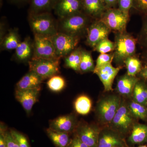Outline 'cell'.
Segmentation results:
<instances>
[{"label":"cell","mask_w":147,"mask_h":147,"mask_svg":"<svg viewBox=\"0 0 147 147\" xmlns=\"http://www.w3.org/2000/svg\"><path fill=\"white\" fill-rule=\"evenodd\" d=\"M144 59L145 62L146 63L147 65H146L147 66V51L146 53H145L144 55Z\"/></svg>","instance_id":"44"},{"label":"cell","mask_w":147,"mask_h":147,"mask_svg":"<svg viewBox=\"0 0 147 147\" xmlns=\"http://www.w3.org/2000/svg\"><path fill=\"white\" fill-rule=\"evenodd\" d=\"M29 22L34 35L50 37L58 32V26L49 12L30 13Z\"/></svg>","instance_id":"2"},{"label":"cell","mask_w":147,"mask_h":147,"mask_svg":"<svg viewBox=\"0 0 147 147\" xmlns=\"http://www.w3.org/2000/svg\"><path fill=\"white\" fill-rule=\"evenodd\" d=\"M60 59H36L29 61V71H32L43 80L50 79L59 73Z\"/></svg>","instance_id":"6"},{"label":"cell","mask_w":147,"mask_h":147,"mask_svg":"<svg viewBox=\"0 0 147 147\" xmlns=\"http://www.w3.org/2000/svg\"><path fill=\"white\" fill-rule=\"evenodd\" d=\"M7 129L3 125H1L0 128V147H6L5 133Z\"/></svg>","instance_id":"40"},{"label":"cell","mask_w":147,"mask_h":147,"mask_svg":"<svg viewBox=\"0 0 147 147\" xmlns=\"http://www.w3.org/2000/svg\"><path fill=\"white\" fill-rule=\"evenodd\" d=\"M115 33L113 60L121 66L126 59L135 55L137 39L126 31Z\"/></svg>","instance_id":"1"},{"label":"cell","mask_w":147,"mask_h":147,"mask_svg":"<svg viewBox=\"0 0 147 147\" xmlns=\"http://www.w3.org/2000/svg\"><path fill=\"white\" fill-rule=\"evenodd\" d=\"M43 79L32 71H29L16 84V90H41Z\"/></svg>","instance_id":"19"},{"label":"cell","mask_w":147,"mask_h":147,"mask_svg":"<svg viewBox=\"0 0 147 147\" xmlns=\"http://www.w3.org/2000/svg\"><path fill=\"white\" fill-rule=\"evenodd\" d=\"M93 50L100 54H107L114 52L115 50V42H112L107 38L98 42Z\"/></svg>","instance_id":"32"},{"label":"cell","mask_w":147,"mask_h":147,"mask_svg":"<svg viewBox=\"0 0 147 147\" xmlns=\"http://www.w3.org/2000/svg\"><path fill=\"white\" fill-rule=\"evenodd\" d=\"M65 81L63 77L56 75L51 77L47 81V85L48 88L54 92H59L65 86Z\"/></svg>","instance_id":"31"},{"label":"cell","mask_w":147,"mask_h":147,"mask_svg":"<svg viewBox=\"0 0 147 147\" xmlns=\"http://www.w3.org/2000/svg\"><path fill=\"white\" fill-rule=\"evenodd\" d=\"M58 58L65 57L76 49L79 43V36L58 32L50 37Z\"/></svg>","instance_id":"8"},{"label":"cell","mask_w":147,"mask_h":147,"mask_svg":"<svg viewBox=\"0 0 147 147\" xmlns=\"http://www.w3.org/2000/svg\"><path fill=\"white\" fill-rule=\"evenodd\" d=\"M132 7L144 16L147 15V0H133Z\"/></svg>","instance_id":"36"},{"label":"cell","mask_w":147,"mask_h":147,"mask_svg":"<svg viewBox=\"0 0 147 147\" xmlns=\"http://www.w3.org/2000/svg\"><path fill=\"white\" fill-rule=\"evenodd\" d=\"M33 55V41L30 37H27L16 48L14 57L18 61L28 62L32 59Z\"/></svg>","instance_id":"20"},{"label":"cell","mask_w":147,"mask_h":147,"mask_svg":"<svg viewBox=\"0 0 147 147\" xmlns=\"http://www.w3.org/2000/svg\"><path fill=\"white\" fill-rule=\"evenodd\" d=\"M121 68V66L114 67L112 63H110L94 69L93 72L99 77L105 91H110L113 90L114 80Z\"/></svg>","instance_id":"14"},{"label":"cell","mask_w":147,"mask_h":147,"mask_svg":"<svg viewBox=\"0 0 147 147\" xmlns=\"http://www.w3.org/2000/svg\"><path fill=\"white\" fill-rule=\"evenodd\" d=\"M103 2L107 9L116 8V6L118 5V0H103Z\"/></svg>","instance_id":"41"},{"label":"cell","mask_w":147,"mask_h":147,"mask_svg":"<svg viewBox=\"0 0 147 147\" xmlns=\"http://www.w3.org/2000/svg\"><path fill=\"white\" fill-rule=\"evenodd\" d=\"M100 1H102V2H103V3H104V2H103V0H100Z\"/></svg>","instance_id":"47"},{"label":"cell","mask_w":147,"mask_h":147,"mask_svg":"<svg viewBox=\"0 0 147 147\" xmlns=\"http://www.w3.org/2000/svg\"><path fill=\"white\" fill-rule=\"evenodd\" d=\"M129 109L135 118L145 120L147 118V108L145 106L132 100L128 104Z\"/></svg>","instance_id":"30"},{"label":"cell","mask_w":147,"mask_h":147,"mask_svg":"<svg viewBox=\"0 0 147 147\" xmlns=\"http://www.w3.org/2000/svg\"><path fill=\"white\" fill-rule=\"evenodd\" d=\"M83 0H57L54 9L60 19L82 11Z\"/></svg>","instance_id":"15"},{"label":"cell","mask_w":147,"mask_h":147,"mask_svg":"<svg viewBox=\"0 0 147 147\" xmlns=\"http://www.w3.org/2000/svg\"><path fill=\"white\" fill-rule=\"evenodd\" d=\"M138 41L142 46L147 49V15L145 16Z\"/></svg>","instance_id":"35"},{"label":"cell","mask_w":147,"mask_h":147,"mask_svg":"<svg viewBox=\"0 0 147 147\" xmlns=\"http://www.w3.org/2000/svg\"><path fill=\"white\" fill-rule=\"evenodd\" d=\"M127 147H130V146H127ZM137 147H147L146 146V145H140V146H139Z\"/></svg>","instance_id":"45"},{"label":"cell","mask_w":147,"mask_h":147,"mask_svg":"<svg viewBox=\"0 0 147 147\" xmlns=\"http://www.w3.org/2000/svg\"><path fill=\"white\" fill-rule=\"evenodd\" d=\"M129 15L119 8L108 9L99 20L104 23L111 31L115 33L126 31Z\"/></svg>","instance_id":"7"},{"label":"cell","mask_w":147,"mask_h":147,"mask_svg":"<svg viewBox=\"0 0 147 147\" xmlns=\"http://www.w3.org/2000/svg\"><path fill=\"white\" fill-rule=\"evenodd\" d=\"M139 80L136 76H130L127 74L120 76L117 79L116 88L117 92L125 97L131 96L135 85Z\"/></svg>","instance_id":"17"},{"label":"cell","mask_w":147,"mask_h":147,"mask_svg":"<svg viewBox=\"0 0 147 147\" xmlns=\"http://www.w3.org/2000/svg\"><path fill=\"white\" fill-rule=\"evenodd\" d=\"M121 102V97L115 94L109 95L98 102L96 111L100 124L105 125L110 124L119 110Z\"/></svg>","instance_id":"3"},{"label":"cell","mask_w":147,"mask_h":147,"mask_svg":"<svg viewBox=\"0 0 147 147\" xmlns=\"http://www.w3.org/2000/svg\"><path fill=\"white\" fill-rule=\"evenodd\" d=\"M89 16L83 11L60 19L58 32L75 36L85 31L88 28Z\"/></svg>","instance_id":"4"},{"label":"cell","mask_w":147,"mask_h":147,"mask_svg":"<svg viewBox=\"0 0 147 147\" xmlns=\"http://www.w3.org/2000/svg\"><path fill=\"white\" fill-rule=\"evenodd\" d=\"M147 142V125L135 123L132 127L128 142L130 144H142Z\"/></svg>","instance_id":"21"},{"label":"cell","mask_w":147,"mask_h":147,"mask_svg":"<svg viewBox=\"0 0 147 147\" xmlns=\"http://www.w3.org/2000/svg\"><path fill=\"white\" fill-rule=\"evenodd\" d=\"M134 119L128 105L121 100L120 106L108 127L124 137L131 132L135 123Z\"/></svg>","instance_id":"5"},{"label":"cell","mask_w":147,"mask_h":147,"mask_svg":"<svg viewBox=\"0 0 147 147\" xmlns=\"http://www.w3.org/2000/svg\"><path fill=\"white\" fill-rule=\"evenodd\" d=\"M92 106L91 100L84 95L77 98L74 103V109L76 113L82 115H88L91 110Z\"/></svg>","instance_id":"27"},{"label":"cell","mask_w":147,"mask_h":147,"mask_svg":"<svg viewBox=\"0 0 147 147\" xmlns=\"http://www.w3.org/2000/svg\"><path fill=\"white\" fill-rule=\"evenodd\" d=\"M139 74L142 79L147 82V66L146 65L142 68V71Z\"/></svg>","instance_id":"43"},{"label":"cell","mask_w":147,"mask_h":147,"mask_svg":"<svg viewBox=\"0 0 147 147\" xmlns=\"http://www.w3.org/2000/svg\"><path fill=\"white\" fill-rule=\"evenodd\" d=\"M124 137L110 127L101 129L98 147H127Z\"/></svg>","instance_id":"13"},{"label":"cell","mask_w":147,"mask_h":147,"mask_svg":"<svg viewBox=\"0 0 147 147\" xmlns=\"http://www.w3.org/2000/svg\"><path fill=\"white\" fill-rule=\"evenodd\" d=\"M67 147H90L82 142L76 136L71 138V141Z\"/></svg>","instance_id":"39"},{"label":"cell","mask_w":147,"mask_h":147,"mask_svg":"<svg viewBox=\"0 0 147 147\" xmlns=\"http://www.w3.org/2000/svg\"><path fill=\"white\" fill-rule=\"evenodd\" d=\"M2 21L1 22V31H0V40L1 41L3 39L6 35V26L5 23Z\"/></svg>","instance_id":"42"},{"label":"cell","mask_w":147,"mask_h":147,"mask_svg":"<svg viewBox=\"0 0 147 147\" xmlns=\"http://www.w3.org/2000/svg\"><path fill=\"white\" fill-rule=\"evenodd\" d=\"M11 133L18 144L19 147H30L27 137L21 132L13 129H10Z\"/></svg>","instance_id":"33"},{"label":"cell","mask_w":147,"mask_h":147,"mask_svg":"<svg viewBox=\"0 0 147 147\" xmlns=\"http://www.w3.org/2000/svg\"><path fill=\"white\" fill-rule=\"evenodd\" d=\"M94 63L91 53L89 51L82 49V58L80 65V71L82 73L94 71Z\"/></svg>","instance_id":"29"},{"label":"cell","mask_w":147,"mask_h":147,"mask_svg":"<svg viewBox=\"0 0 147 147\" xmlns=\"http://www.w3.org/2000/svg\"><path fill=\"white\" fill-rule=\"evenodd\" d=\"M57 0H31L30 13L49 12L54 9Z\"/></svg>","instance_id":"24"},{"label":"cell","mask_w":147,"mask_h":147,"mask_svg":"<svg viewBox=\"0 0 147 147\" xmlns=\"http://www.w3.org/2000/svg\"><path fill=\"white\" fill-rule=\"evenodd\" d=\"M86 43L94 48L102 40L108 38L112 31L100 20L94 21L87 29Z\"/></svg>","instance_id":"11"},{"label":"cell","mask_w":147,"mask_h":147,"mask_svg":"<svg viewBox=\"0 0 147 147\" xmlns=\"http://www.w3.org/2000/svg\"><path fill=\"white\" fill-rule=\"evenodd\" d=\"M33 42L32 58L51 59H60L57 57L55 47L50 37L34 35Z\"/></svg>","instance_id":"10"},{"label":"cell","mask_w":147,"mask_h":147,"mask_svg":"<svg viewBox=\"0 0 147 147\" xmlns=\"http://www.w3.org/2000/svg\"><path fill=\"white\" fill-rule=\"evenodd\" d=\"M21 41L18 34V29H11L1 41V49L2 50H16Z\"/></svg>","instance_id":"22"},{"label":"cell","mask_w":147,"mask_h":147,"mask_svg":"<svg viewBox=\"0 0 147 147\" xmlns=\"http://www.w3.org/2000/svg\"><path fill=\"white\" fill-rule=\"evenodd\" d=\"M101 129L97 125L79 123L74 136L90 147H98Z\"/></svg>","instance_id":"9"},{"label":"cell","mask_w":147,"mask_h":147,"mask_svg":"<svg viewBox=\"0 0 147 147\" xmlns=\"http://www.w3.org/2000/svg\"><path fill=\"white\" fill-rule=\"evenodd\" d=\"M5 135L6 147H19L18 144L11 135L10 130H7L6 131Z\"/></svg>","instance_id":"38"},{"label":"cell","mask_w":147,"mask_h":147,"mask_svg":"<svg viewBox=\"0 0 147 147\" xmlns=\"http://www.w3.org/2000/svg\"><path fill=\"white\" fill-rule=\"evenodd\" d=\"M47 136L57 147H67L71 138L68 133L60 132L50 128L46 129Z\"/></svg>","instance_id":"23"},{"label":"cell","mask_w":147,"mask_h":147,"mask_svg":"<svg viewBox=\"0 0 147 147\" xmlns=\"http://www.w3.org/2000/svg\"><path fill=\"white\" fill-rule=\"evenodd\" d=\"M133 100L146 106L147 104V87L146 84L139 80L134 87L132 94Z\"/></svg>","instance_id":"26"},{"label":"cell","mask_w":147,"mask_h":147,"mask_svg":"<svg viewBox=\"0 0 147 147\" xmlns=\"http://www.w3.org/2000/svg\"><path fill=\"white\" fill-rule=\"evenodd\" d=\"M78 124L76 116L73 114H69L50 121L49 128L55 131L70 134L74 133Z\"/></svg>","instance_id":"12"},{"label":"cell","mask_w":147,"mask_h":147,"mask_svg":"<svg viewBox=\"0 0 147 147\" xmlns=\"http://www.w3.org/2000/svg\"><path fill=\"white\" fill-rule=\"evenodd\" d=\"M40 90H16L15 98L21 103L26 113L29 115L31 112L34 105L38 101Z\"/></svg>","instance_id":"16"},{"label":"cell","mask_w":147,"mask_h":147,"mask_svg":"<svg viewBox=\"0 0 147 147\" xmlns=\"http://www.w3.org/2000/svg\"><path fill=\"white\" fill-rule=\"evenodd\" d=\"M124 63L126 66L127 74L129 75L136 76L142 71V62L135 55L129 57L124 61Z\"/></svg>","instance_id":"28"},{"label":"cell","mask_w":147,"mask_h":147,"mask_svg":"<svg viewBox=\"0 0 147 147\" xmlns=\"http://www.w3.org/2000/svg\"><path fill=\"white\" fill-rule=\"evenodd\" d=\"M14 1H25L26 0H14Z\"/></svg>","instance_id":"46"},{"label":"cell","mask_w":147,"mask_h":147,"mask_svg":"<svg viewBox=\"0 0 147 147\" xmlns=\"http://www.w3.org/2000/svg\"><path fill=\"white\" fill-rule=\"evenodd\" d=\"M114 58L113 53L111 54H100L96 60V65L94 69L99 68L107 64L112 63Z\"/></svg>","instance_id":"34"},{"label":"cell","mask_w":147,"mask_h":147,"mask_svg":"<svg viewBox=\"0 0 147 147\" xmlns=\"http://www.w3.org/2000/svg\"><path fill=\"white\" fill-rule=\"evenodd\" d=\"M107 10L100 0H83L82 11L90 18L99 19Z\"/></svg>","instance_id":"18"},{"label":"cell","mask_w":147,"mask_h":147,"mask_svg":"<svg viewBox=\"0 0 147 147\" xmlns=\"http://www.w3.org/2000/svg\"><path fill=\"white\" fill-rule=\"evenodd\" d=\"M133 0H118V6L120 10L129 15V11L133 7Z\"/></svg>","instance_id":"37"},{"label":"cell","mask_w":147,"mask_h":147,"mask_svg":"<svg viewBox=\"0 0 147 147\" xmlns=\"http://www.w3.org/2000/svg\"><path fill=\"white\" fill-rule=\"evenodd\" d=\"M146 106H147V105H146Z\"/></svg>","instance_id":"48"},{"label":"cell","mask_w":147,"mask_h":147,"mask_svg":"<svg viewBox=\"0 0 147 147\" xmlns=\"http://www.w3.org/2000/svg\"><path fill=\"white\" fill-rule=\"evenodd\" d=\"M82 51V49L80 47L76 48L69 55L65 57V65L66 67L77 72L80 71Z\"/></svg>","instance_id":"25"}]
</instances>
